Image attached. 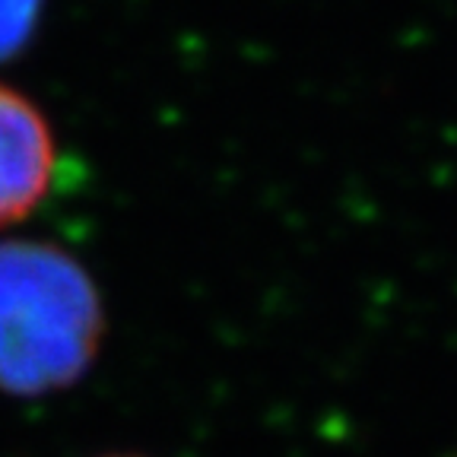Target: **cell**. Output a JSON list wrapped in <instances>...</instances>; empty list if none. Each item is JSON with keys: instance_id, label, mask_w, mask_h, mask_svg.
<instances>
[{"instance_id": "obj_1", "label": "cell", "mask_w": 457, "mask_h": 457, "mask_svg": "<svg viewBox=\"0 0 457 457\" xmlns=\"http://www.w3.org/2000/svg\"><path fill=\"white\" fill-rule=\"evenodd\" d=\"M105 337L93 273L36 238L0 242V391L45 397L77 385Z\"/></svg>"}, {"instance_id": "obj_2", "label": "cell", "mask_w": 457, "mask_h": 457, "mask_svg": "<svg viewBox=\"0 0 457 457\" xmlns=\"http://www.w3.org/2000/svg\"><path fill=\"white\" fill-rule=\"evenodd\" d=\"M54 179V137L22 93L0 83V228L36 213Z\"/></svg>"}, {"instance_id": "obj_3", "label": "cell", "mask_w": 457, "mask_h": 457, "mask_svg": "<svg viewBox=\"0 0 457 457\" xmlns=\"http://www.w3.org/2000/svg\"><path fill=\"white\" fill-rule=\"evenodd\" d=\"M42 0H0V61H10L36 32Z\"/></svg>"}, {"instance_id": "obj_4", "label": "cell", "mask_w": 457, "mask_h": 457, "mask_svg": "<svg viewBox=\"0 0 457 457\" xmlns=\"http://www.w3.org/2000/svg\"><path fill=\"white\" fill-rule=\"evenodd\" d=\"M114 457H130V454H114Z\"/></svg>"}]
</instances>
